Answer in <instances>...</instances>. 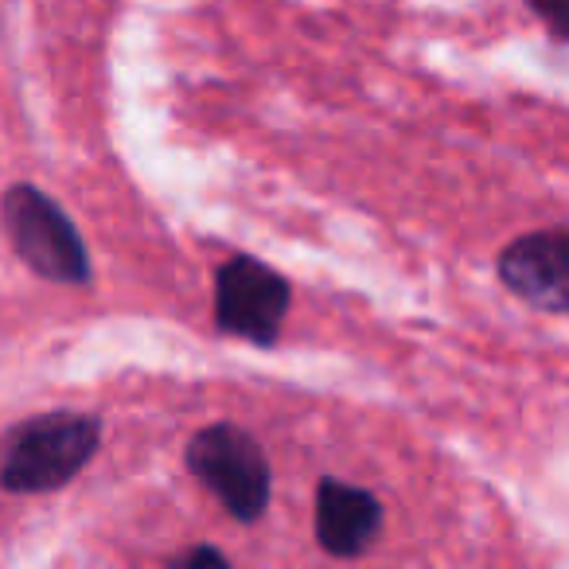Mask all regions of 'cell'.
<instances>
[{"instance_id":"cell-2","label":"cell","mask_w":569,"mask_h":569,"mask_svg":"<svg viewBox=\"0 0 569 569\" xmlns=\"http://www.w3.org/2000/svg\"><path fill=\"white\" fill-rule=\"evenodd\" d=\"M188 468L238 522L261 519L269 507V460L246 429L227 421L199 429L188 445Z\"/></svg>"},{"instance_id":"cell-5","label":"cell","mask_w":569,"mask_h":569,"mask_svg":"<svg viewBox=\"0 0 569 569\" xmlns=\"http://www.w3.org/2000/svg\"><path fill=\"white\" fill-rule=\"evenodd\" d=\"M499 277L519 301L542 312H569V227L515 238L499 258Z\"/></svg>"},{"instance_id":"cell-1","label":"cell","mask_w":569,"mask_h":569,"mask_svg":"<svg viewBox=\"0 0 569 569\" xmlns=\"http://www.w3.org/2000/svg\"><path fill=\"white\" fill-rule=\"evenodd\" d=\"M102 426L90 413H48L17 433L0 460V483L9 491H56L87 468Z\"/></svg>"},{"instance_id":"cell-4","label":"cell","mask_w":569,"mask_h":569,"mask_svg":"<svg viewBox=\"0 0 569 569\" xmlns=\"http://www.w3.org/2000/svg\"><path fill=\"white\" fill-rule=\"evenodd\" d=\"M289 312V284L281 273L253 258L222 261L214 277V320L227 336L250 343H273Z\"/></svg>"},{"instance_id":"cell-8","label":"cell","mask_w":569,"mask_h":569,"mask_svg":"<svg viewBox=\"0 0 569 569\" xmlns=\"http://www.w3.org/2000/svg\"><path fill=\"white\" fill-rule=\"evenodd\" d=\"M172 569H230V561L222 558L214 546H196V550L180 553V558L172 561Z\"/></svg>"},{"instance_id":"cell-7","label":"cell","mask_w":569,"mask_h":569,"mask_svg":"<svg viewBox=\"0 0 569 569\" xmlns=\"http://www.w3.org/2000/svg\"><path fill=\"white\" fill-rule=\"evenodd\" d=\"M527 4L561 36V40H569V0H527Z\"/></svg>"},{"instance_id":"cell-3","label":"cell","mask_w":569,"mask_h":569,"mask_svg":"<svg viewBox=\"0 0 569 569\" xmlns=\"http://www.w3.org/2000/svg\"><path fill=\"white\" fill-rule=\"evenodd\" d=\"M4 227L17 253L48 281L82 284L90 277V258L74 222L36 188H12L4 196Z\"/></svg>"},{"instance_id":"cell-6","label":"cell","mask_w":569,"mask_h":569,"mask_svg":"<svg viewBox=\"0 0 569 569\" xmlns=\"http://www.w3.org/2000/svg\"><path fill=\"white\" fill-rule=\"evenodd\" d=\"M382 527V507L371 491L343 480H320L317 488V538L336 558H356L375 542Z\"/></svg>"}]
</instances>
